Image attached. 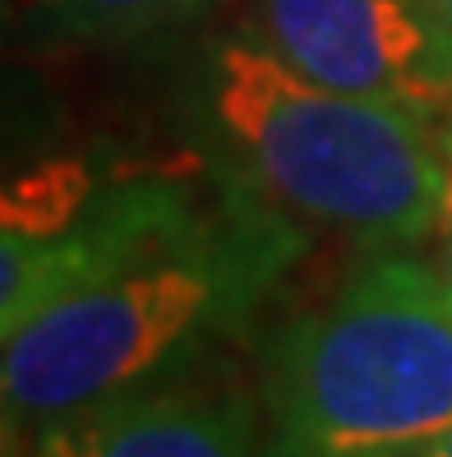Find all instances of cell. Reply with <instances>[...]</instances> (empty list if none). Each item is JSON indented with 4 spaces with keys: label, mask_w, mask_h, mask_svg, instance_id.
<instances>
[{
    "label": "cell",
    "mask_w": 452,
    "mask_h": 457,
    "mask_svg": "<svg viewBox=\"0 0 452 457\" xmlns=\"http://www.w3.org/2000/svg\"><path fill=\"white\" fill-rule=\"evenodd\" d=\"M46 5L78 29H144V23H162L199 0H46Z\"/></svg>",
    "instance_id": "obj_7"
},
{
    "label": "cell",
    "mask_w": 452,
    "mask_h": 457,
    "mask_svg": "<svg viewBox=\"0 0 452 457\" xmlns=\"http://www.w3.org/2000/svg\"><path fill=\"white\" fill-rule=\"evenodd\" d=\"M37 457H259V435L235 393L139 388L42 425Z\"/></svg>",
    "instance_id": "obj_5"
},
{
    "label": "cell",
    "mask_w": 452,
    "mask_h": 457,
    "mask_svg": "<svg viewBox=\"0 0 452 457\" xmlns=\"http://www.w3.org/2000/svg\"><path fill=\"white\" fill-rule=\"evenodd\" d=\"M443 218H452V144H448V195H443Z\"/></svg>",
    "instance_id": "obj_11"
},
{
    "label": "cell",
    "mask_w": 452,
    "mask_h": 457,
    "mask_svg": "<svg viewBox=\"0 0 452 457\" xmlns=\"http://www.w3.org/2000/svg\"><path fill=\"white\" fill-rule=\"evenodd\" d=\"M424 5H430L439 33H443V42H448V51H452V0H424Z\"/></svg>",
    "instance_id": "obj_10"
},
{
    "label": "cell",
    "mask_w": 452,
    "mask_h": 457,
    "mask_svg": "<svg viewBox=\"0 0 452 457\" xmlns=\"http://www.w3.org/2000/svg\"><path fill=\"white\" fill-rule=\"evenodd\" d=\"M93 204V176L84 162H42L5 190V236L46 240L78 222Z\"/></svg>",
    "instance_id": "obj_6"
},
{
    "label": "cell",
    "mask_w": 452,
    "mask_h": 457,
    "mask_svg": "<svg viewBox=\"0 0 452 457\" xmlns=\"http://www.w3.org/2000/svg\"><path fill=\"white\" fill-rule=\"evenodd\" d=\"M392 457H452V425L443 429V435L424 439V444H415V448H402V453H392Z\"/></svg>",
    "instance_id": "obj_8"
},
{
    "label": "cell",
    "mask_w": 452,
    "mask_h": 457,
    "mask_svg": "<svg viewBox=\"0 0 452 457\" xmlns=\"http://www.w3.org/2000/svg\"><path fill=\"white\" fill-rule=\"evenodd\" d=\"M277 457H392L452 425V291L379 259L296 319L268 361Z\"/></svg>",
    "instance_id": "obj_2"
},
{
    "label": "cell",
    "mask_w": 452,
    "mask_h": 457,
    "mask_svg": "<svg viewBox=\"0 0 452 457\" xmlns=\"http://www.w3.org/2000/svg\"><path fill=\"white\" fill-rule=\"evenodd\" d=\"M93 273L5 333V416L51 425L157 388L203 337L235 324L291 254L250 204L199 208L176 185H135L88 204Z\"/></svg>",
    "instance_id": "obj_1"
},
{
    "label": "cell",
    "mask_w": 452,
    "mask_h": 457,
    "mask_svg": "<svg viewBox=\"0 0 452 457\" xmlns=\"http://www.w3.org/2000/svg\"><path fill=\"white\" fill-rule=\"evenodd\" d=\"M443 245H439V263H434V273L443 278V287L452 291V218H443Z\"/></svg>",
    "instance_id": "obj_9"
},
{
    "label": "cell",
    "mask_w": 452,
    "mask_h": 457,
    "mask_svg": "<svg viewBox=\"0 0 452 457\" xmlns=\"http://www.w3.org/2000/svg\"><path fill=\"white\" fill-rule=\"evenodd\" d=\"M212 112L254 180L309 222L392 245L443 218L448 148L424 112L314 84L245 42L212 65Z\"/></svg>",
    "instance_id": "obj_3"
},
{
    "label": "cell",
    "mask_w": 452,
    "mask_h": 457,
    "mask_svg": "<svg viewBox=\"0 0 452 457\" xmlns=\"http://www.w3.org/2000/svg\"><path fill=\"white\" fill-rule=\"evenodd\" d=\"M268 51L337 93L439 112L452 51L424 0H259Z\"/></svg>",
    "instance_id": "obj_4"
}]
</instances>
